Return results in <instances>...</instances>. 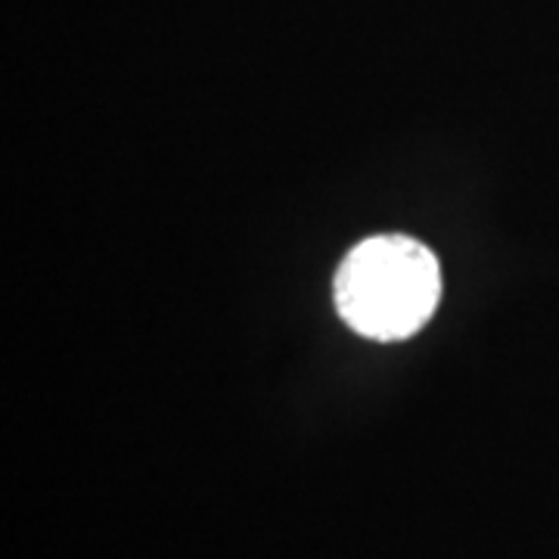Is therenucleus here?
<instances>
[{
    "instance_id": "nucleus-1",
    "label": "nucleus",
    "mask_w": 559,
    "mask_h": 559,
    "mask_svg": "<svg viewBox=\"0 0 559 559\" xmlns=\"http://www.w3.org/2000/svg\"><path fill=\"white\" fill-rule=\"evenodd\" d=\"M333 296L342 320L360 336L377 342L407 340L439 305V261L411 237H373L345 255Z\"/></svg>"
}]
</instances>
